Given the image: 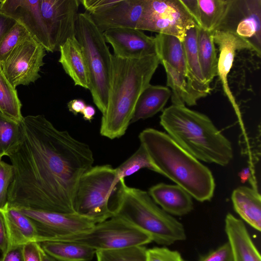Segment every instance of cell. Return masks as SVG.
Returning a JSON list of instances; mask_svg holds the SVG:
<instances>
[{"mask_svg":"<svg viewBox=\"0 0 261 261\" xmlns=\"http://www.w3.org/2000/svg\"><path fill=\"white\" fill-rule=\"evenodd\" d=\"M213 37L215 43L218 45L219 49L217 75L219 77L225 95L232 105L237 107L234 97L228 86V75L232 67L236 51L243 49L253 51V48L246 40L228 32L214 31Z\"/></svg>","mask_w":261,"mask_h":261,"instance_id":"17","label":"cell"},{"mask_svg":"<svg viewBox=\"0 0 261 261\" xmlns=\"http://www.w3.org/2000/svg\"><path fill=\"white\" fill-rule=\"evenodd\" d=\"M75 37L80 43L90 75V88L93 102L102 114L106 110L112 54L103 32L86 11L78 14Z\"/></svg>","mask_w":261,"mask_h":261,"instance_id":"7","label":"cell"},{"mask_svg":"<svg viewBox=\"0 0 261 261\" xmlns=\"http://www.w3.org/2000/svg\"><path fill=\"white\" fill-rule=\"evenodd\" d=\"M146 261H184L177 251L166 247H155L147 249Z\"/></svg>","mask_w":261,"mask_h":261,"instance_id":"36","label":"cell"},{"mask_svg":"<svg viewBox=\"0 0 261 261\" xmlns=\"http://www.w3.org/2000/svg\"><path fill=\"white\" fill-rule=\"evenodd\" d=\"M159 64L157 55L128 59L112 54L107 105L100 127L102 136L114 139L125 134L138 99L150 84Z\"/></svg>","mask_w":261,"mask_h":261,"instance_id":"2","label":"cell"},{"mask_svg":"<svg viewBox=\"0 0 261 261\" xmlns=\"http://www.w3.org/2000/svg\"><path fill=\"white\" fill-rule=\"evenodd\" d=\"M156 53L160 63L166 62L179 73L191 80L203 84L197 81L190 72L187 62L182 41L177 37L164 34H158L155 37Z\"/></svg>","mask_w":261,"mask_h":261,"instance_id":"23","label":"cell"},{"mask_svg":"<svg viewBox=\"0 0 261 261\" xmlns=\"http://www.w3.org/2000/svg\"><path fill=\"white\" fill-rule=\"evenodd\" d=\"M14 177V169L11 164L0 161V208L8 202V191Z\"/></svg>","mask_w":261,"mask_h":261,"instance_id":"35","label":"cell"},{"mask_svg":"<svg viewBox=\"0 0 261 261\" xmlns=\"http://www.w3.org/2000/svg\"><path fill=\"white\" fill-rule=\"evenodd\" d=\"M96 113V110L91 105H86L82 114L85 120L91 122Z\"/></svg>","mask_w":261,"mask_h":261,"instance_id":"45","label":"cell"},{"mask_svg":"<svg viewBox=\"0 0 261 261\" xmlns=\"http://www.w3.org/2000/svg\"><path fill=\"white\" fill-rule=\"evenodd\" d=\"M106 43L113 47L114 55L123 59H138L157 55L155 37L141 30L117 28L103 32Z\"/></svg>","mask_w":261,"mask_h":261,"instance_id":"14","label":"cell"},{"mask_svg":"<svg viewBox=\"0 0 261 261\" xmlns=\"http://www.w3.org/2000/svg\"><path fill=\"white\" fill-rule=\"evenodd\" d=\"M40 244V243H39ZM39 250L41 257V261H57L54 258L51 257L47 254L42 248L40 246H39Z\"/></svg>","mask_w":261,"mask_h":261,"instance_id":"47","label":"cell"},{"mask_svg":"<svg viewBox=\"0 0 261 261\" xmlns=\"http://www.w3.org/2000/svg\"><path fill=\"white\" fill-rule=\"evenodd\" d=\"M19 144L8 155L14 169L8 203L62 213H74V200L83 174L93 166L90 147L57 129L43 115L20 122Z\"/></svg>","mask_w":261,"mask_h":261,"instance_id":"1","label":"cell"},{"mask_svg":"<svg viewBox=\"0 0 261 261\" xmlns=\"http://www.w3.org/2000/svg\"><path fill=\"white\" fill-rule=\"evenodd\" d=\"M22 247L19 246L8 250L2 254L0 261H24Z\"/></svg>","mask_w":261,"mask_h":261,"instance_id":"41","label":"cell"},{"mask_svg":"<svg viewBox=\"0 0 261 261\" xmlns=\"http://www.w3.org/2000/svg\"><path fill=\"white\" fill-rule=\"evenodd\" d=\"M139 138L160 174L174 181L200 202L213 198L216 185L211 170L167 134L148 128L140 133Z\"/></svg>","mask_w":261,"mask_h":261,"instance_id":"3","label":"cell"},{"mask_svg":"<svg viewBox=\"0 0 261 261\" xmlns=\"http://www.w3.org/2000/svg\"><path fill=\"white\" fill-rule=\"evenodd\" d=\"M197 25L181 0H145L137 29L174 36L183 41L188 28Z\"/></svg>","mask_w":261,"mask_h":261,"instance_id":"9","label":"cell"},{"mask_svg":"<svg viewBox=\"0 0 261 261\" xmlns=\"http://www.w3.org/2000/svg\"><path fill=\"white\" fill-rule=\"evenodd\" d=\"M2 0H0V3L2 2Z\"/></svg>","mask_w":261,"mask_h":261,"instance_id":"48","label":"cell"},{"mask_svg":"<svg viewBox=\"0 0 261 261\" xmlns=\"http://www.w3.org/2000/svg\"><path fill=\"white\" fill-rule=\"evenodd\" d=\"M160 122L170 137L198 160L225 166L232 159L231 142L206 115L172 104L163 111Z\"/></svg>","mask_w":261,"mask_h":261,"instance_id":"4","label":"cell"},{"mask_svg":"<svg viewBox=\"0 0 261 261\" xmlns=\"http://www.w3.org/2000/svg\"><path fill=\"white\" fill-rule=\"evenodd\" d=\"M225 231L233 261H261L260 253L242 220L228 213L225 219Z\"/></svg>","mask_w":261,"mask_h":261,"instance_id":"20","label":"cell"},{"mask_svg":"<svg viewBox=\"0 0 261 261\" xmlns=\"http://www.w3.org/2000/svg\"><path fill=\"white\" fill-rule=\"evenodd\" d=\"M215 44L213 31L199 27L197 38L199 62L204 80L208 85L217 75L218 58Z\"/></svg>","mask_w":261,"mask_h":261,"instance_id":"27","label":"cell"},{"mask_svg":"<svg viewBox=\"0 0 261 261\" xmlns=\"http://www.w3.org/2000/svg\"><path fill=\"white\" fill-rule=\"evenodd\" d=\"M199 27L214 31L225 12L228 0H197Z\"/></svg>","mask_w":261,"mask_h":261,"instance_id":"29","label":"cell"},{"mask_svg":"<svg viewBox=\"0 0 261 261\" xmlns=\"http://www.w3.org/2000/svg\"><path fill=\"white\" fill-rule=\"evenodd\" d=\"M79 0H40L41 14L49 34L53 52L75 36Z\"/></svg>","mask_w":261,"mask_h":261,"instance_id":"13","label":"cell"},{"mask_svg":"<svg viewBox=\"0 0 261 261\" xmlns=\"http://www.w3.org/2000/svg\"><path fill=\"white\" fill-rule=\"evenodd\" d=\"M8 240L5 221L2 213L0 212V251L2 254L8 249Z\"/></svg>","mask_w":261,"mask_h":261,"instance_id":"43","label":"cell"},{"mask_svg":"<svg viewBox=\"0 0 261 261\" xmlns=\"http://www.w3.org/2000/svg\"><path fill=\"white\" fill-rule=\"evenodd\" d=\"M80 1L86 11L92 14L103 11L117 3L118 0H82Z\"/></svg>","mask_w":261,"mask_h":261,"instance_id":"38","label":"cell"},{"mask_svg":"<svg viewBox=\"0 0 261 261\" xmlns=\"http://www.w3.org/2000/svg\"><path fill=\"white\" fill-rule=\"evenodd\" d=\"M0 11L21 23L46 51L53 52L40 9V0H2Z\"/></svg>","mask_w":261,"mask_h":261,"instance_id":"15","label":"cell"},{"mask_svg":"<svg viewBox=\"0 0 261 261\" xmlns=\"http://www.w3.org/2000/svg\"><path fill=\"white\" fill-rule=\"evenodd\" d=\"M239 176L240 177L241 181L242 182H245L250 176V171L249 168H245L243 169L239 173Z\"/></svg>","mask_w":261,"mask_h":261,"instance_id":"46","label":"cell"},{"mask_svg":"<svg viewBox=\"0 0 261 261\" xmlns=\"http://www.w3.org/2000/svg\"><path fill=\"white\" fill-rule=\"evenodd\" d=\"M161 64L166 73L167 85L171 89L172 104L193 106L196 105L198 100L210 93V86L191 80L166 62H162Z\"/></svg>","mask_w":261,"mask_h":261,"instance_id":"18","label":"cell"},{"mask_svg":"<svg viewBox=\"0 0 261 261\" xmlns=\"http://www.w3.org/2000/svg\"><path fill=\"white\" fill-rule=\"evenodd\" d=\"M147 249L143 246L97 250V261H146Z\"/></svg>","mask_w":261,"mask_h":261,"instance_id":"33","label":"cell"},{"mask_svg":"<svg viewBox=\"0 0 261 261\" xmlns=\"http://www.w3.org/2000/svg\"><path fill=\"white\" fill-rule=\"evenodd\" d=\"M21 136L20 123L0 113V158L8 156L20 142Z\"/></svg>","mask_w":261,"mask_h":261,"instance_id":"32","label":"cell"},{"mask_svg":"<svg viewBox=\"0 0 261 261\" xmlns=\"http://www.w3.org/2000/svg\"><path fill=\"white\" fill-rule=\"evenodd\" d=\"M59 62L74 85L90 88V75L82 48L75 36L67 39L60 46Z\"/></svg>","mask_w":261,"mask_h":261,"instance_id":"21","label":"cell"},{"mask_svg":"<svg viewBox=\"0 0 261 261\" xmlns=\"http://www.w3.org/2000/svg\"><path fill=\"white\" fill-rule=\"evenodd\" d=\"M0 212L3 216L7 233V250L31 242L39 243L37 229L29 218L8 202L0 208Z\"/></svg>","mask_w":261,"mask_h":261,"instance_id":"19","label":"cell"},{"mask_svg":"<svg viewBox=\"0 0 261 261\" xmlns=\"http://www.w3.org/2000/svg\"><path fill=\"white\" fill-rule=\"evenodd\" d=\"M148 193L156 204L171 215L184 216L193 209L192 196L177 185L159 183L152 186Z\"/></svg>","mask_w":261,"mask_h":261,"instance_id":"22","label":"cell"},{"mask_svg":"<svg viewBox=\"0 0 261 261\" xmlns=\"http://www.w3.org/2000/svg\"><path fill=\"white\" fill-rule=\"evenodd\" d=\"M198 261H233L231 248L226 242L216 250L201 256Z\"/></svg>","mask_w":261,"mask_h":261,"instance_id":"37","label":"cell"},{"mask_svg":"<svg viewBox=\"0 0 261 261\" xmlns=\"http://www.w3.org/2000/svg\"><path fill=\"white\" fill-rule=\"evenodd\" d=\"M21 106L17 91L4 75L0 62V113L20 123L23 118Z\"/></svg>","mask_w":261,"mask_h":261,"instance_id":"28","label":"cell"},{"mask_svg":"<svg viewBox=\"0 0 261 261\" xmlns=\"http://www.w3.org/2000/svg\"><path fill=\"white\" fill-rule=\"evenodd\" d=\"M40 244L47 254L57 261H90L96 253L94 249L74 242L46 241Z\"/></svg>","mask_w":261,"mask_h":261,"instance_id":"26","label":"cell"},{"mask_svg":"<svg viewBox=\"0 0 261 261\" xmlns=\"http://www.w3.org/2000/svg\"><path fill=\"white\" fill-rule=\"evenodd\" d=\"M171 96L169 88L149 85L138 99L130 124L150 118L162 111Z\"/></svg>","mask_w":261,"mask_h":261,"instance_id":"25","label":"cell"},{"mask_svg":"<svg viewBox=\"0 0 261 261\" xmlns=\"http://www.w3.org/2000/svg\"><path fill=\"white\" fill-rule=\"evenodd\" d=\"M39 246L40 244L37 242L24 245L22 247L24 261H41Z\"/></svg>","mask_w":261,"mask_h":261,"instance_id":"39","label":"cell"},{"mask_svg":"<svg viewBox=\"0 0 261 261\" xmlns=\"http://www.w3.org/2000/svg\"><path fill=\"white\" fill-rule=\"evenodd\" d=\"M86 106L84 100L81 99H74L69 101L67 103V108L70 112L74 115L81 113Z\"/></svg>","mask_w":261,"mask_h":261,"instance_id":"44","label":"cell"},{"mask_svg":"<svg viewBox=\"0 0 261 261\" xmlns=\"http://www.w3.org/2000/svg\"><path fill=\"white\" fill-rule=\"evenodd\" d=\"M145 3V0H118L103 11L90 16L102 32L117 28L137 29L143 14Z\"/></svg>","mask_w":261,"mask_h":261,"instance_id":"16","label":"cell"},{"mask_svg":"<svg viewBox=\"0 0 261 261\" xmlns=\"http://www.w3.org/2000/svg\"><path fill=\"white\" fill-rule=\"evenodd\" d=\"M53 241L80 243L96 251L143 246L152 241L149 235L127 221L113 216L80 233Z\"/></svg>","mask_w":261,"mask_h":261,"instance_id":"8","label":"cell"},{"mask_svg":"<svg viewBox=\"0 0 261 261\" xmlns=\"http://www.w3.org/2000/svg\"><path fill=\"white\" fill-rule=\"evenodd\" d=\"M184 6L199 27V15L197 0H181Z\"/></svg>","mask_w":261,"mask_h":261,"instance_id":"42","label":"cell"},{"mask_svg":"<svg viewBox=\"0 0 261 261\" xmlns=\"http://www.w3.org/2000/svg\"><path fill=\"white\" fill-rule=\"evenodd\" d=\"M1 159H2V158H0V161H1Z\"/></svg>","mask_w":261,"mask_h":261,"instance_id":"49","label":"cell"},{"mask_svg":"<svg viewBox=\"0 0 261 261\" xmlns=\"http://www.w3.org/2000/svg\"><path fill=\"white\" fill-rule=\"evenodd\" d=\"M112 211L113 216L145 232L158 244L170 245L186 239L185 229L179 221L159 207L147 192L128 187L125 182Z\"/></svg>","mask_w":261,"mask_h":261,"instance_id":"5","label":"cell"},{"mask_svg":"<svg viewBox=\"0 0 261 261\" xmlns=\"http://www.w3.org/2000/svg\"><path fill=\"white\" fill-rule=\"evenodd\" d=\"M125 181L110 165L92 166L79 181L74 200L75 213L96 223L113 216L112 207Z\"/></svg>","mask_w":261,"mask_h":261,"instance_id":"6","label":"cell"},{"mask_svg":"<svg viewBox=\"0 0 261 261\" xmlns=\"http://www.w3.org/2000/svg\"><path fill=\"white\" fill-rule=\"evenodd\" d=\"M45 49L32 37L17 45L1 63L4 75L16 88L28 85L40 77Z\"/></svg>","mask_w":261,"mask_h":261,"instance_id":"12","label":"cell"},{"mask_svg":"<svg viewBox=\"0 0 261 261\" xmlns=\"http://www.w3.org/2000/svg\"><path fill=\"white\" fill-rule=\"evenodd\" d=\"M236 212L255 229L261 230V197L254 188L240 186L231 194Z\"/></svg>","mask_w":261,"mask_h":261,"instance_id":"24","label":"cell"},{"mask_svg":"<svg viewBox=\"0 0 261 261\" xmlns=\"http://www.w3.org/2000/svg\"><path fill=\"white\" fill-rule=\"evenodd\" d=\"M215 31L232 34L261 54V0H228L224 16Z\"/></svg>","mask_w":261,"mask_h":261,"instance_id":"10","label":"cell"},{"mask_svg":"<svg viewBox=\"0 0 261 261\" xmlns=\"http://www.w3.org/2000/svg\"><path fill=\"white\" fill-rule=\"evenodd\" d=\"M17 22L13 18L0 11V42Z\"/></svg>","mask_w":261,"mask_h":261,"instance_id":"40","label":"cell"},{"mask_svg":"<svg viewBox=\"0 0 261 261\" xmlns=\"http://www.w3.org/2000/svg\"><path fill=\"white\" fill-rule=\"evenodd\" d=\"M199 27L197 25H194L188 28L182 42L190 72L200 83L210 85L204 80L199 62L197 45Z\"/></svg>","mask_w":261,"mask_h":261,"instance_id":"31","label":"cell"},{"mask_svg":"<svg viewBox=\"0 0 261 261\" xmlns=\"http://www.w3.org/2000/svg\"><path fill=\"white\" fill-rule=\"evenodd\" d=\"M29 218L38 234L39 243L84 231L96 223L74 213H62L25 207H15Z\"/></svg>","mask_w":261,"mask_h":261,"instance_id":"11","label":"cell"},{"mask_svg":"<svg viewBox=\"0 0 261 261\" xmlns=\"http://www.w3.org/2000/svg\"><path fill=\"white\" fill-rule=\"evenodd\" d=\"M31 37L27 28L17 22L0 42V62L2 63L17 45Z\"/></svg>","mask_w":261,"mask_h":261,"instance_id":"34","label":"cell"},{"mask_svg":"<svg viewBox=\"0 0 261 261\" xmlns=\"http://www.w3.org/2000/svg\"><path fill=\"white\" fill-rule=\"evenodd\" d=\"M143 168L160 174V171L152 162L147 150L140 144L138 149L116 168L117 176L119 179L124 178Z\"/></svg>","mask_w":261,"mask_h":261,"instance_id":"30","label":"cell"}]
</instances>
